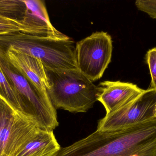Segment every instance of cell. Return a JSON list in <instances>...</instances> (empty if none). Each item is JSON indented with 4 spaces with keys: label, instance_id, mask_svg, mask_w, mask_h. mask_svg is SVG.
Wrapping results in <instances>:
<instances>
[{
    "label": "cell",
    "instance_id": "cell-4",
    "mask_svg": "<svg viewBox=\"0 0 156 156\" xmlns=\"http://www.w3.org/2000/svg\"><path fill=\"white\" fill-rule=\"evenodd\" d=\"M0 65L11 86L18 94L25 113L42 129L54 131L59 125L56 110L49 98L43 96L0 52Z\"/></svg>",
    "mask_w": 156,
    "mask_h": 156
},
{
    "label": "cell",
    "instance_id": "cell-6",
    "mask_svg": "<svg viewBox=\"0 0 156 156\" xmlns=\"http://www.w3.org/2000/svg\"><path fill=\"white\" fill-rule=\"evenodd\" d=\"M156 90L149 88L98 122L97 130L113 132L156 118Z\"/></svg>",
    "mask_w": 156,
    "mask_h": 156
},
{
    "label": "cell",
    "instance_id": "cell-1",
    "mask_svg": "<svg viewBox=\"0 0 156 156\" xmlns=\"http://www.w3.org/2000/svg\"><path fill=\"white\" fill-rule=\"evenodd\" d=\"M156 141V119L113 132L96 130L71 145L61 147L55 156H129Z\"/></svg>",
    "mask_w": 156,
    "mask_h": 156
},
{
    "label": "cell",
    "instance_id": "cell-14",
    "mask_svg": "<svg viewBox=\"0 0 156 156\" xmlns=\"http://www.w3.org/2000/svg\"><path fill=\"white\" fill-rule=\"evenodd\" d=\"M146 57L151 76L150 88L156 90V47L149 49Z\"/></svg>",
    "mask_w": 156,
    "mask_h": 156
},
{
    "label": "cell",
    "instance_id": "cell-17",
    "mask_svg": "<svg viewBox=\"0 0 156 156\" xmlns=\"http://www.w3.org/2000/svg\"></svg>",
    "mask_w": 156,
    "mask_h": 156
},
{
    "label": "cell",
    "instance_id": "cell-18",
    "mask_svg": "<svg viewBox=\"0 0 156 156\" xmlns=\"http://www.w3.org/2000/svg\"></svg>",
    "mask_w": 156,
    "mask_h": 156
},
{
    "label": "cell",
    "instance_id": "cell-8",
    "mask_svg": "<svg viewBox=\"0 0 156 156\" xmlns=\"http://www.w3.org/2000/svg\"><path fill=\"white\" fill-rule=\"evenodd\" d=\"M97 101L105 108L106 114L116 111L139 96L144 90L129 82L105 81L97 86Z\"/></svg>",
    "mask_w": 156,
    "mask_h": 156
},
{
    "label": "cell",
    "instance_id": "cell-12",
    "mask_svg": "<svg viewBox=\"0 0 156 156\" xmlns=\"http://www.w3.org/2000/svg\"><path fill=\"white\" fill-rule=\"evenodd\" d=\"M26 10V5L24 1L22 0L0 1V14L6 17L16 19L24 23Z\"/></svg>",
    "mask_w": 156,
    "mask_h": 156
},
{
    "label": "cell",
    "instance_id": "cell-10",
    "mask_svg": "<svg viewBox=\"0 0 156 156\" xmlns=\"http://www.w3.org/2000/svg\"><path fill=\"white\" fill-rule=\"evenodd\" d=\"M61 148L54 131L42 129L18 156H53Z\"/></svg>",
    "mask_w": 156,
    "mask_h": 156
},
{
    "label": "cell",
    "instance_id": "cell-9",
    "mask_svg": "<svg viewBox=\"0 0 156 156\" xmlns=\"http://www.w3.org/2000/svg\"><path fill=\"white\" fill-rule=\"evenodd\" d=\"M1 53L43 96L49 98L46 74L41 60L11 49Z\"/></svg>",
    "mask_w": 156,
    "mask_h": 156
},
{
    "label": "cell",
    "instance_id": "cell-15",
    "mask_svg": "<svg viewBox=\"0 0 156 156\" xmlns=\"http://www.w3.org/2000/svg\"><path fill=\"white\" fill-rule=\"evenodd\" d=\"M135 5L139 11L156 19V0H137Z\"/></svg>",
    "mask_w": 156,
    "mask_h": 156
},
{
    "label": "cell",
    "instance_id": "cell-7",
    "mask_svg": "<svg viewBox=\"0 0 156 156\" xmlns=\"http://www.w3.org/2000/svg\"><path fill=\"white\" fill-rule=\"evenodd\" d=\"M41 129L33 118L8 103L0 131V156H18Z\"/></svg>",
    "mask_w": 156,
    "mask_h": 156
},
{
    "label": "cell",
    "instance_id": "cell-2",
    "mask_svg": "<svg viewBox=\"0 0 156 156\" xmlns=\"http://www.w3.org/2000/svg\"><path fill=\"white\" fill-rule=\"evenodd\" d=\"M76 47L71 38L42 37L21 32L0 35V52L13 49L38 59L51 69H78Z\"/></svg>",
    "mask_w": 156,
    "mask_h": 156
},
{
    "label": "cell",
    "instance_id": "cell-11",
    "mask_svg": "<svg viewBox=\"0 0 156 156\" xmlns=\"http://www.w3.org/2000/svg\"><path fill=\"white\" fill-rule=\"evenodd\" d=\"M0 95L14 109L25 113L21 98L11 86L0 65Z\"/></svg>",
    "mask_w": 156,
    "mask_h": 156
},
{
    "label": "cell",
    "instance_id": "cell-3",
    "mask_svg": "<svg viewBox=\"0 0 156 156\" xmlns=\"http://www.w3.org/2000/svg\"><path fill=\"white\" fill-rule=\"evenodd\" d=\"M45 68L47 92L54 108L85 113L97 101L98 89L78 69Z\"/></svg>",
    "mask_w": 156,
    "mask_h": 156
},
{
    "label": "cell",
    "instance_id": "cell-13",
    "mask_svg": "<svg viewBox=\"0 0 156 156\" xmlns=\"http://www.w3.org/2000/svg\"><path fill=\"white\" fill-rule=\"evenodd\" d=\"M16 32L29 34L27 27L23 22L0 14V35Z\"/></svg>",
    "mask_w": 156,
    "mask_h": 156
},
{
    "label": "cell",
    "instance_id": "cell-16",
    "mask_svg": "<svg viewBox=\"0 0 156 156\" xmlns=\"http://www.w3.org/2000/svg\"><path fill=\"white\" fill-rule=\"evenodd\" d=\"M8 103L0 95V131H1L4 115Z\"/></svg>",
    "mask_w": 156,
    "mask_h": 156
},
{
    "label": "cell",
    "instance_id": "cell-5",
    "mask_svg": "<svg viewBox=\"0 0 156 156\" xmlns=\"http://www.w3.org/2000/svg\"><path fill=\"white\" fill-rule=\"evenodd\" d=\"M112 37L106 32H96L76 43L78 70L91 81L102 77L112 60Z\"/></svg>",
    "mask_w": 156,
    "mask_h": 156
}]
</instances>
